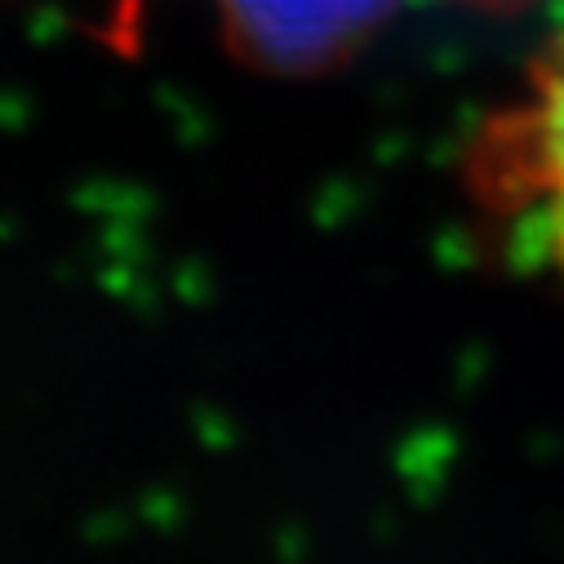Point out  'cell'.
Instances as JSON below:
<instances>
[{
    "mask_svg": "<svg viewBox=\"0 0 564 564\" xmlns=\"http://www.w3.org/2000/svg\"><path fill=\"white\" fill-rule=\"evenodd\" d=\"M467 183L502 245L564 290V32L476 133Z\"/></svg>",
    "mask_w": 564,
    "mask_h": 564,
    "instance_id": "obj_1",
    "label": "cell"
},
{
    "mask_svg": "<svg viewBox=\"0 0 564 564\" xmlns=\"http://www.w3.org/2000/svg\"><path fill=\"white\" fill-rule=\"evenodd\" d=\"M400 0H218L231 54L267 76H325L347 67Z\"/></svg>",
    "mask_w": 564,
    "mask_h": 564,
    "instance_id": "obj_2",
    "label": "cell"
},
{
    "mask_svg": "<svg viewBox=\"0 0 564 564\" xmlns=\"http://www.w3.org/2000/svg\"><path fill=\"white\" fill-rule=\"evenodd\" d=\"M471 10H485V14H516V10H529L538 0H463Z\"/></svg>",
    "mask_w": 564,
    "mask_h": 564,
    "instance_id": "obj_3",
    "label": "cell"
}]
</instances>
